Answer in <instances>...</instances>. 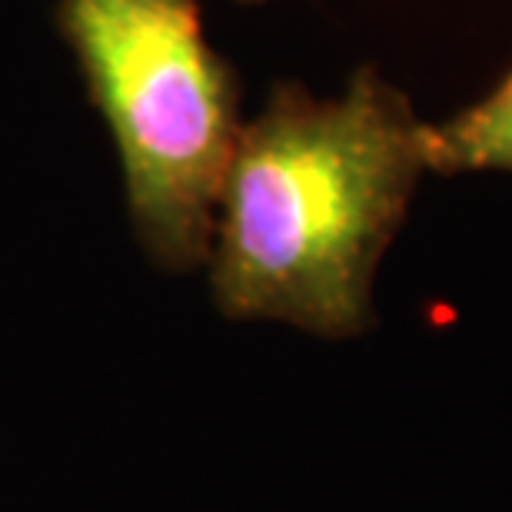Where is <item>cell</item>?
Here are the masks:
<instances>
[{"label":"cell","mask_w":512,"mask_h":512,"mask_svg":"<svg viewBox=\"0 0 512 512\" xmlns=\"http://www.w3.org/2000/svg\"><path fill=\"white\" fill-rule=\"evenodd\" d=\"M250 4H263V0H250Z\"/></svg>","instance_id":"cell-4"},{"label":"cell","mask_w":512,"mask_h":512,"mask_svg":"<svg viewBox=\"0 0 512 512\" xmlns=\"http://www.w3.org/2000/svg\"><path fill=\"white\" fill-rule=\"evenodd\" d=\"M57 20L114 137L140 247L170 273L207 266L243 120L197 0H60Z\"/></svg>","instance_id":"cell-2"},{"label":"cell","mask_w":512,"mask_h":512,"mask_svg":"<svg viewBox=\"0 0 512 512\" xmlns=\"http://www.w3.org/2000/svg\"><path fill=\"white\" fill-rule=\"evenodd\" d=\"M423 173L426 124L376 67L336 97L280 84L233 147L207 260L213 300L230 320L363 333Z\"/></svg>","instance_id":"cell-1"},{"label":"cell","mask_w":512,"mask_h":512,"mask_svg":"<svg viewBox=\"0 0 512 512\" xmlns=\"http://www.w3.org/2000/svg\"><path fill=\"white\" fill-rule=\"evenodd\" d=\"M433 173H512V70L483 100L426 124Z\"/></svg>","instance_id":"cell-3"}]
</instances>
